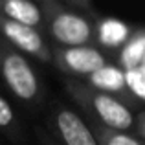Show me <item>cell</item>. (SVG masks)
<instances>
[{
  "label": "cell",
  "instance_id": "cell-9",
  "mask_svg": "<svg viewBox=\"0 0 145 145\" xmlns=\"http://www.w3.org/2000/svg\"><path fill=\"white\" fill-rule=\"evenodd\" d=\"M0 17L24 24L44 33V18L39 2L29 0H0Z\"/></svg>",
  "mask_w": 145,
  "mask_h": 145
},
{
  "label": "cell",
  "instance_id": "cell-13",
  "mask_svg": "<svg viewBox=\"0 0 145 145\" xmlns=\"http://www.w3.org/2000/svg\"><path fill=\"white\" fill-rule=\"evenodd\" d=\"M86 125H88V129L92 131V134L96 136L99 145H143V143H140L132 134H129V132L110 131V129L99 127V125L90 123V121H86Z\"/></svg>",
  "mask_w": 145,
  "mask_h": 145
},
{
  "label": "cell",
  "instance_id": "cell-10",
  "mask_svg": "<svg viewBox=\"0 0 145 145\" xmlns=\"http://www.w3.org/2000/svg\"><path fill=\"white\" fill-rule=\"evenodd\" d=\"M132 26H127L114 18H101L96 20V37H97V48L105 50L112 55L121 44L127 40Z\"/></svg>",
  "mask_w": 145,
  "mask_h": 145
},
{
  "label": "cell",
  "instance_id": "cell-3",
  "mask_svg": "<svg viewBox=\"0 0 145 145\" xmlns=\"http://www.w3.org/2000/svg\"><path fill=\"white\" fill-rule=\"evenodd\" d=\"M0 83L29 112L44 105L46 88L28 57L0 37Z\"/></svg>",
  "mask_w": 145,
  "mask_h": 145
},
{
  "label": "cell",
  "instance_id": "cell-2",
  "mask_svg": "<svg viewBox=\"0 0 145 145\" xmlns=\"http://www.w3.org/2000/svg\"><path fill=\"white\" fill-rule=\"evenodd\" d=\"M63 85L66 88L68 96L83 110L85 121L96 123L99 127L110 129V131L132 134L136 112L127 108L121 101H118L116 97L108 96L105 92H99L94 86L86 85L85 81L63 77Z\"/></svg>",
  "mask_w": 145,
  "mask_h": 145
},
{
  "label": "cell",
  "instance_id": "cell-12",
  "mask_svg": "<svg viewBox=\"0 0 145 145\" xmlns=\"http://www.w3.org/2000/svg\"><path fill=\"white\" fill-rule=\"evenodd\" d=\"M123 83L127 92L131 94V97L138 103L140 106H143L145 103V64L123 70Z\"/></svg>",
  "mask_w": 145,
  "mask_h": 145
},
{
  "label": "cell",
  "instance_id": "cell-14",
  "mask_svg": "<svg viewBox=\"0 0 145 145\" xmlns=\"http://www.w3.org/2000/svg\"><path fill=\"white\" fill-rule=\"evenodd\" d=\"M132 136L138 140L140 143H143L145 140V112L140 110V112L134 114V127H132Z\"/></svg>",
  "mask_w": 145,
  "mask_h": 145
},
{
  "label": "cell",
  "instance_id": "cell-5",
  "mask_svg": "<svg viewBox=\"0 0 145 145\" xmlns=\"http://www.w3.org/2000/svg\"><path fill=\"white\" fill-rule=\"evenodd\" d=\"M48 134L59 145H99L86 121L63 103H53L48 112Z\"/></svg>",
  "mask_w": 145,
  "mask_h": 145
},
{
  "label": "cell",
  "instance_id": "cell-1",
  "mask_svg": "<svg viewBox=\"0 0 145 145\" xmlns=\"http://www.w3.org/2000/svg\"><path fill=\"white\" fill-rule=\"evenodd\" d=\"M44 18V35L50 46L55 48H85L97 46L96 20L99 15H85L68 7L59 0H40Z\"/></svg>",
  "mask_w": 145,
  "mask_h": 145
},
{
  "label": "cell",
  "instance_id": "cell-7",
  "mask_svg": "<svg viewBox=\"0 0 145 145\" xmlns=\"http://www.w3.org/2000/svg\"><path fill=\"white\" fill-rule=\"evenodd\" d=\"M86 85L94 86L99 92H105L108 96L116 97L118 101H121L127 108H131L132 112H140L143 110V106H140L134 99L131 97V94L127 92L125 88V83H123V72L116 66V64H106L105 68H101L99 72L92 74L88 79H86Z\"/></svg>",
  "mask_w": 145,
  "mask_h": 145
},
{
  "label": "cell",
  "instance_id": "cell-15",
  "mask_svg": "<svg viewBox=\"0 0 145 145\" xmlns=\"http://www.w3.org/2000/svg\"><path fill=\"white\" fill-rule=\"evenodd\" d=\"M35 138H37V142H39V145H59L46 131H42L40 127L35 129Z\"/></svg>",
  "mask_w": 145,
  "mask_h": 145
},
{
  "label": "cell",
  "instance_id": "cell-6",
  "mask_svg": "<svg viewBox=\"0 0 145 145\" xmlns=\"http://www.w3.org/2000/svg\"><path fill=\"white\" fill-rule=\"evenodd\" d=\"M0 37L18 52H22L26 57L29 55L44 64H52V46L46 35L39 29L0 17Z\"/></svg>",
  "mask_w": 145,
  "mask_h": 145
},
{
  "label": "cell",
  "instance_id": "cell-8",
  "mask_svg": "<svg viewBox=\"0 0 145 145\" xmlns=\"http://www.w3.org/2000/svg\"><path fill=\"white\" fill-rule=\"evenodd\" d=\"M112 64L121 72L145 64V29L142 26H132L127 40L112 53Z\"/></svg>",
  "mask_w": 145,
  "mask_h": 145
},
{
  "label": "cell",
  "instance_id": "cell-4",
  "mask_svg": "<svg viewBox=\"0 0 145 145\" xmlns=\"http://www.w3.org/2000/svg\"><path fill=\"white\" fill-rule=\"evenodd\" d=\"M112 63V55L97 46L85 48H55L52 46V64L63 77L86 81L92 74Z\"/></svg>",
  "mask_w": 145,
  "mask_h": 145
},
{
  "label": "cell",
  "instance_id": "cell-11",
  "mask_svg": "<svg viewBox=\"0 0 145 145\" xmlns=\"http://www.w3.org/2000/svg\"><path fill=\"white\" fill-rule=\"evenodd\" d=\"M0 134L6 136L9 142H13L17 145L28 143L20 118L17 116L15 108L11 106V103L2 94H0Z\"/></svg>",
  "mask_w": 145,
  "mask_h": 145
}]
</instances>
